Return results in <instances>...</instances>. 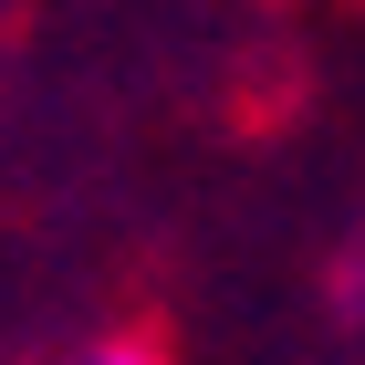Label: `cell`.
<instances>
[{"label": "cell", "instance_id": "cell-1", "mask_svg": "<svg viewBox=\"0 0 365 365\" xmlns=\"http://www.w3.org/2000/svg\"><path fill=\"white\" fill-rule=\"evenodd\" d=\"M94 365H146V355H136V344H115V355H94Z\"/></svg>", "mask_w": 365, "mask_h": 365}]
</instances>
